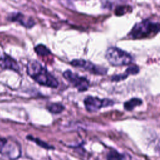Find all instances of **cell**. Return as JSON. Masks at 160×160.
<instances>
[{
  "instance_id": "cell-8",
  "label": "cell",
  "mask_w": 160,
  "mask_h": 160,
  "mask_svg": "<svg viewBox=\"0 0 160 160\" xmlns=\"http://www.w3.org/2000/svg\"><path fill=\"white\" fill-rule=\"evenodd\" d=\"M0 67L4 69H9L16 72L19 70L18 62L9 55L2 52H0Z\"/></svg>"
},
{
  "instance_id": "cell-3",
  "label": "cell",
  "mask_w": 160,
  "mask_h": 160,
  "mask_svg": "<svg viewBox=\"0 0 160 160\" xmlns=\"http://www.w3.org/2000/svg\"><path fill=\"white\" fill-rule=\"evenodd\" d=\"M105 57L112 66H125L132 62V57L129 53L116 47L108 48L106 51Z\"/></svg>"
},
{
  "instance_id": "cell-13",
  "label": "cell",
  "mask_w": 160,
  "mask_h": 160,
  "mask_svg": "<svg viewBox=\"0 0 160 160\" xmlns=\"http://www.w3.org/2000/svg\"><path fill=\"white\" fill-rule=\"evenodd\" d=\"M27 138L29 140H31V141H34L38 145H39V146L43 148H45V149H54V148L52 146H51L50 145H49L48 144H47L46 142L42 141V140L39 139H38V138H34L33 137H32L31 136H27Z\"/></svg>"
},
{
  "instance_id": "cell-6",
  "label": "cell",
  "mask_w": 160,
  "mask_h": 160,
  "mask_svg": "<svg viewBox=\"0 0 160 160\" xmlns=\"http://www.w3.org/2000/svg\"><path fill=\"white\" fill-rule=\"evenodd\" d=\"M71 64L73 66L82 68L95 74L102 75L107 72V69L105 68L96 66L91 62L84 59H74L71 62Z\"/></svg>"
},
{
  "instance_id": "cell-7",
  "label": "cell",
  "mask_w": 160,
  "mask_h": 160,
  "mask_svg": "<svg viewBox=\"0 0 160 160\" xmlns=\"http://www.w3.org/2000/svg\"><path fill=\"white\" fill-rule=\"evenodd\" d=\"M8 20L19 23L26 28H31L35 24L34 19L21 12H12L8 16Z\"/></svg>"
},
{
  "instance_id": "cell-10",
  "label": "cell",
  "mask_w": 160,
  "mask_h": 160,
  "mask_svg": "<svg viewBox=\"0 0 160 160\" xmlns=\"http://www.w3.org/2000/svg\"><path fill=\"white\" fill-rule=\"evenodd\" d=\"M107 160H124V156L115 149L110 150L107 154Z\"/></svg>"
},
{
  "instance_id": "cell-5",
  "label": "cell",
  "mask_w": 160,
  "mask_h": 160,
  "mask_svg": "<svg viewBox=\"0 0 160 160\" xmlns=\"http://www.w3.org/2000/svg\"><path fill=\"white\" fill-rule=\"evenodd\" d=\"M86 109L89 112H94L101 108L113 105L114 101L109 99H101L97 97L88 96L84 101Z\"/></svg>"
},
{
  "instance_id": "cell-11",
  "label": "cell",
  "mask_w": 160,
  "mask_h": 160,
  "mask_svg": "<svg viewBox=\"0 0 160 160\" xmlns=\"http://www.w3.org/2000/svg\"><path fill=\"white\" fill-rule=\"evenodd\" d=\"M47 108L52 114H59L64 109V106L59 103H51L48 106Z\"/></svg>"
},
{
  "instance_id": "cell-2",
  "label": "cell",
  "mask_w": 160,
  "mask_h": 160,
  "mask_svg": "<svg viewBox=\"0 0 160 160\" xmlns=\"http://www.w3.org/2000/svg\"><path fill=\"white\" fill-rule=\"evenodd\" d=\"M160 32V23L144 20L136 24L129 34L132 39H142Z\"/></svg>"
},
{
  "instance_id": "cell-12",
  "label": "cell",
  "mask_w": 160,
  "mask_h": 160,
  "mask_svg": "<svg viewBox=\"0 0 160 160\" xmlns=\"http://www.w3.org/2000/svg\"><path fill=\"white\" fill-rule=\"evenodd\" d=\"M36 52L39 56H47L51 53L49 49L44 44H38L34 48Z\"/></svg>"
},
{
  "instance_id": "cell-4",
  "label": "cell",
  "mask_w": 160,
  "mask_h": 160,
  "mask_svg": "<svg viewBox=\"0 0 160 160\" xmlns=\"http://www.w3.org/2000/svg\"><path fill=\"white\" fill-rule=\"evenodd\" d=\"M63 76L79 91H85L89 88V82L88 79L85 77L79 76L70 70L64 71L63 72Z\"/></svg>"
},
{
  "instance_id": "cell-9",
  "label": "cell",
  "mask_w": 160,
  "mask_h": 160,
  "mask_svg": "<svg viewBox=\"0 0 160 160\" xmlns=\"http://www.w3.org/2000/svg\"><path fill=\"white\" fill-rule=\"evenodd\" d=\"M142 103V101L141 99L136 98H134L131 99L130 100L126 101L124 104V108L127 111H131L134 108H136L138 106H140Z\"/></svg>"
},
{
  "instance_id": "cell-14",
  "label": "cell",
  "mask_w": 160,
  "mask_h": 160,
  "mask_svg": "<svg viewBox=\"0 0 160 160\" xmlns=\"http://www.w3.org/2000/svg\"><path fill=\"white\" fill-rule=\"evenodd\" d=\"M139 69L137 66L135 65H132L129 66L126 70L125 71V74L129 76V74H136L139 72Z\"/></svg>"
},
{
  "instance_id": "cell-1",
  "label": "cell",
  "mask_w": 160,
  "mask_h": 160,
  "mask_svg": "<svg viewBox=\"0 0 160 160\" xmlns=\"http://www.w3.org/2000/svg\"><path fill=\"white\" fill-rule=\"evenodd\" d=\"M27 73L36 82L42 86L56 88L58 80L37 60H31L27 64Z\"/></svg>"
}]
</instances>
